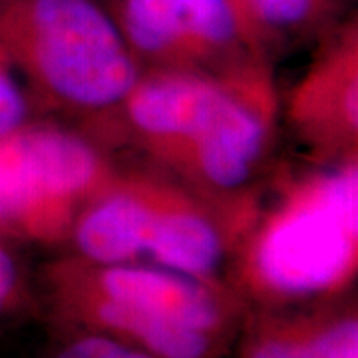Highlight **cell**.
<instances>
[{
  "label": "cell",
  "mask_w": 358,
  "mask_h": 358,
  "mask_svg": "<svg viewBox=\"0 0 358 358\" xmlns=\"http://www.w3.org/2000/svg\"><path fill=\"white\" fill-rule=\"evenodd\" d=\"M319 6L320 0H243V13L279 28L303 24Z\"/></svg>",
  "instance_id": "cell-12"
},
{
  "label": "cell",
  "mask_w": 358,
  "mask_h": 358,
  "mask_svg": "<svg viewBox=\"0 0 358 358\" xmlns=\"http://www.w3.org/2000/svg\"><path fill=\"white\" fill-rule=\"evenodd\" d=\"M229 2L235 6V10H237V8H241V4H243V0H229ZM237 13H239V10H237Z\"/></svg>",
  "instance_id": "cell-15"
},
{
  "label": "cell",
  "mask_w": 358,
  "mask_h": 358,
  "mask_svg": "<svg viewBox=\"0 0 358 358\" xmlns=\"http://www.w3.org/2000/svg\"><path fill=\"white\" fill-rule=\"evenodd\" d=\"M98 169L88 143L64 131L16 129L0 138V219L24 217L86 187Z\"/></svg>",
  "instance_id": "cell-4"
},
{
  "label": "cell",
  "mask_w": 358,
  "mask_h": 358,
  "mask_svg": "<svg viewBox=\"0 0 358 358\" xmlns=\"http://www.w3.org/2000/svg\"><path fill=\"white\" fill-rule=\"evenodd\" d=\"M227 100L201 80L164 78L129 92V114L148 134L197 138Z\"/></svg>",
  "instance_id": "cell-7"
},
{
  "label": "cell",
  "mask_w": 358,
  "mask_h": 358,
  "mask_svg": "<svg viewBox=\"0 0 358 358\" xmlns=\"http://www.w3.org/2000/svg\"><path fill=\"white\" fill-rule=\"evenodd\" d=\"M117 22L122 36L145 54L219 48L241 30V16L229 0H117Z\"/></svg>",
  "instance_id": "cell-5"
},
{
  "label": "cell",
  "mask_w": 358,
  "mask_h": 358,
  "mask_svg": "<svg viewBox=\"0 0 358 358\" xmlns=\"http://www.w3.org/2000/svg\"><path fill=\"white\" fill-rule=\"evenodd\" d=\"M203 173L219 187L243 183L263 141V126L241 103L227 100L195 138Z\"/></svg>",
  "instance_id": "cell-9"
},
{
  "label": "cell",
  "mask_w": 358,
  "mask_h": 358,
  "mask_svg": "<svg viewBox=\"0 0 358 358\" xmlns=\"http://www.w3.org/2000/svg\"><path fill=\"white\" fill-rule=\"evenodd\" d=\"M6 56L8 54L0 46V138L22 128L26 117L24 98L2 66Z\"/></svg>",
  "instance_id": "cell-14"
},
{
  "label": "cell",
  "mask_w": 358,
  "mask_h": 358,
  "mask_svg": "<svg viewBox=\"0 0 358 358\" xmlns=\"http://www.w3.org/2000/svg\"><path fill=\"white\" fill-rule=\"evenodd\" d=\"M145 253L162 267L211 281L223 261V245L217 231L192 213L155 215Z\"/></svg>",
  "instance_id": "cell-10"
},
{
  "label": "cell",
  "mask_w": 358,
  "mask_h": 358,
  "mask_svg": "<svg viewBox=\"0 0 358 358\" xmlns=\"http://www.w3.org/2000/svg\"><path fill=\"white\" fill-rule=\"evenodd\" d=\"M28 307L22 271L14 255L0 245V327L22 315Z\"/></svg>",
  "instance_id": "cell-13"
},
{
  "label": "cell",
  "mask_w": 358,
  "mask_h": 358,
  "mask_svg": "<svg viewBox=\"0 0 358 358\" xmlns=\"http://www.w3.org/2000/svg\"><path fill=\"white\" fill-rule=\"evenodd\" d=\"M0 46L78 106H110L136 86L126 38L94 0H0Z\"/></svg>",
  "instance_id": "cell-1"
},
{
  "label": "cell",
  "mask_w": 358,
  "mask_h": 358,
  "mask_svg": "<svg viewBox=\"0 0 358 358\" xmlns=\"http://www.w3.org/2000/svg\"><path fill=\"white\" fill-rule=\"evenodd\" d=\"M54 308L74 331L98 333L122 343L164 324H183L233 341L237 305L211 281L166 267L102 265L88 275H60Z\"/></svg>",
  "instance_id": "cell-2"
},
{
  "label": "cell",
  "mask_w": 358,
  "mask_h": 358,
  "mask_svg": "<svg viewBox=\"0 0 358 358\" xmlns=\"http://www.w3.org/2000/svg\"><path fill=\"white\" fill-rule=\"evenodd\" d=\"M155 213L131 197L92 209L76 231L78 249L96 265H124L145 253Z\"/></svg>",
  "instance_id": "cell-8"
},
{
  "label": "cell",
  "mask_w": 358,
  "mask_h": 358,
  "mask_svg": "<svg viewBox=\"0 0 358 358\" xmlns=\"http://www.w3.org/2000/svg\"><path fill=\"white\" fill-rule=\"evenodd\" d=\"M237 358H358L355 308L303 319L261 317L245 333Z\"/></svg>",
  "instance_id": "cell-6"
},
{
  "label": "cell",
  "mask_w": 358,
  "mask_h": 358,
  "mask_svg": "<svg viewBox=\"0 0 358 358\" xmlns=\"http://www.w3.org/2000/svg\"><path fill=\"white\" fill-rule=\"evenodd\" d=\"M357 219L358 176L357 167H348L257 245L253 277L265 296L303 301L336 289L355 267Z\"/></svg>",
  "instance_id": "cell-3"
},
{
  "label": "cell",
  "mask_w": 358,
  "mask_h": 358,
  "mask_svg": "<svg viewBox=\"0 0 358 358\" xmlns=\"http://www.w3.org/2000/svg\"><path fill=\"white\" fill-rule=\"evenodd\" d=\"M46 358H155L136 346L98 333L72 331Z\"/></svg>",
  "instance_id": "cell-11"
}]
</instances>
